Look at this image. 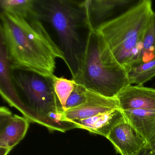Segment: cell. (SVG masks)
<instances>
[{
  "label": "cell",
  "mask_w": 155,
  "mask_h": 155,
  "mask_svg": "<svg viewBox=\"0 0 155 155\" xmlns=\"http://www.w3.org/2000/svg\"><path fill=\"white\" fill-rule=\"evenodd\" d=\"M52 79L55 93L63 110L66 111V103L74 89L76 81L73 79L69 80L56 75H54Z\"/></svg>",
  "instance_id": "16"
},
{
  "label": "cell",
  "mask_w": 155,
  "mask_h": 155,
  "mask_svg": "<svg viewBox=\"0 0 155 155\" xmlns=\"http://www.w3.org/2000/svg\"><path fill=\"white\" fill-rule=\"evenodd\" d=\"M140 0H87L82 1L88 30L96 31L122 15Z\"/></svg>",
  "instance_id": "6"
},
{
  "label": "cell",
  "mask_w": 155,
  "mask_h": 155,
  "mask_svg": "<svg viewBox=\"0 0 155 155\" xmlns=\"http://www.w3.org/2000/svg\"><path fill=\"white\" fill-rule=\"evenodd\" d=\"M154 58H155V12H153L144 33L138 57L133 67L148 62Z\"/></svg>",
  "instance_id": "14"
},
{
  "label": "cell",
  "mask_w": 155,
  "mask_h": 155,
  "mask_svg": "<svg viewBox=\"0 0 155 155\" xmlns=\"http://www.w3.org/2000/svg\"><path fill=\"white\" fill-rule=\"evenodd\" d=\"M29 121L14 115L5 107L0 108V148L12 150L27 134Z\"/></svg>",
  "instance_id": "7"
},
{
  "label": "cell",
  "mask_w": 155,
  "mask_h": 155,
  "mask_svg": "<svg viewBox=\"0 0 155 155\" xmlns=\"http://www.w3.org/2000/svg\"><path fill=\"white\" fill-rule=\"evenodd\" d=\"M125 119L123 111L117 109L88 118L71 120L70 122L75 123L78 128L107 138L112 130Z\"/></svg>",
  "instance_id": "11"
},
{
  "label": "cell",
  "mask_w": 155,
  "mask_h": 155,
  "mask_svg": "<svg viewBox=\"0 0 155 155\" xmlns=\"http://www.w3.org/2000/svg\"><path fill=\"white\" fill-rule=\"evenodd\" d=\"M149 146H150V147L151 148L152 150L154 151H155V137H154V138L153 139L151 142L150 143H148Z\"/></svg>",
  "instance_id": "19"
},
{
  "label": "cell",
  "mask_w": 155,
  "mask_h": 155,
  "mask_svg": "<svg viewBox=\"0 0 155 155\" xmlns=\"http://www.w3.org/2000/svg\"><path fill=\"white\" fill-rule=\"evenodd\" d=\"M11 70L18 97L14 107L29 122L40 124L50 131L62 132L49 117L51 113L65 111L55 93L52 78L30 71Z\"/></svg>",
  "instance_id": "5"
},
{
  "label": "cell",
  "mask_w": 155,
  "mask_h": 155,
  "mask_svg": "<svg viewBox=\"0 0 155 155\" xmlns=\"http://www.w3.org/2000/svg\"><path fill=\"white\" fill-rule=\"evenodd\" d=\"M107 138L121 155H135L148 144L126 119L112 130Z\"/></svg>",
  "instance_id": "8"
},
{
  "label": "cell",
  "mask_w": 155,
  "mask_h": 155,
  "mask_svg": "<svg viewBox=\"0 0 155 155\" xmlns=\"http://www.w3.org/2000/svg\"><path fill=\"white\" fill-rule=\"evenodd\" d=\"M1 38L2 39L13 70L30 71L52 78L56 61L66 59L41 21L26 19L1 12Z\"/></svg>",
  "instance_id": "1"
},
{
  "label": "cell",
  "mask_w": 155,
  "mask_h": 155,
  "mask_svg": "<svg viewBox=\"0 0 155 155\" xmlns=\"http://www.w3.org/2000/svg\"><path fill=\"white\" fill-rule=\"evenodd\" d=\"M40 3L37 0H0L2 12L29 20H40Z\"/></svg>",
  "instance_id": "13"
},
{
  "label": "cell",
  "mask_w": 155,
  "mask_h": 155,
  "mask_svg": "<svg viewBox=\"0 0 155 155\" xmlns=\"http://www.w3.org/2000/svg\"><path fill=\"white\" fill-rule=\"evenodd\" d=\"M153 12L152 1L140 0L130 9L96 31L127 71L134 66L138 57Z\"/></svg>",
  "instance_id": "4"
},
{
  "label": "cell",
  "mask_w": 155,
  "mask_h": 155,
  "mask_svg": "<svg viewBox=\"0 0 155 155\" xmlns=\"http://www.w3.org/2000/svg\"><path fill=\"white\" fill-rule=\"evenodd\" d=\"M116 98L122 111L131 110L155 111V89L130 85L121 91Z\"/></svg>",
  "instance_id": "10"
},
{
  "label": "cell",
  "mask_w": 155,
  "mask_h": 155,
  "mask_svg": "<svg viewBox=\"0 0 155 155\" xmlns=\"http://www.w3.org/2000/svg\"><path fill=\"white\" fill-rule=\"evenodd\" d=\"M40 20L50 24L65 55L72 79L78 72L84 53L86 39L81 35L82 27L88 30L82 1H40Z\"/></svg>",
  "instance_id": "3"
},
{
  "label": "cell",
  "mask_w": 155,
  "mask_h": 155,
  "mask_svg": "<svg viewBox=\"0 0 155 155\" xmlns=\"http://www.w3.org/2000/svg\"><path fill=\"white\" fill-rule=\"evenodd\" d=\"M74 80L87 89L108 98H116L130 85L127 70L117 60L102 37L88 31L78 69Z\"/></svg>",
  "instance_id": "2"
},
{
  "label": "cell",
  "mask_w": 155,
  "mask_h": 155,
  "mask_svg": "<svg viewBox=\"0 0 155 155\" xmlns=\"http://www.w3.org/2000/svg\"><path fill=\"white\" fill-rule=\"evenodd\" d=\"M87 99V89L76 83L74 89L66 103V111L85 103Z\"/></svg>",
  "instance_id": "17"
},
{
  "label": "cell",
  "mask_w": 155,
  "mask_h": 155,
  "mask_svg": "<svg viewBox=\"0 0 155 155\" xmlns=\"http://www.w3.org/2000/svg\"><path fill=\"white\" fill-rule=\"evenodd\" d=\"M127 73L130 85L144 86L155 77V58L131 67L127 71Z\"/></svg>",
  "instance_id": "15"
},
{
  "label": "cell",
  "mask_w": 155,
  "mask_h": 155,
  "mask_svg": "<svg viewBox=\"0 0 155 155\" xmlns=\"http://www.w3.org/2000/svg\"><path fill=\"white\" fill-rule=\"evenodd\" d=\"M123 111L126 120L147 141L155 137V111L131 110Z\"/></svg>",
  "instance_id": "12"
},
{
  "label": "cell",
  "mask_w": 155,
  "mask_h": 155,
  "mask_svg": "<svg viewBox=\"0 0 155 155\" xmlns=\"http://www.w3.org/2000/svg\"><path fill=\"white\" fill-rule=\"evenodd\" d=\"M117 109H120L117 98L107 97L87 89V101L78 107L64 111L63 121L88 118Z\"/></svg>",
  "instance_id": "9"
},
{
  "label": "cell",
  "mask_w": 155,
  "mask_h": 155,
  "mask_svg": "<svg viewBox=\"0 0 155 155\" xmlns=\"http://www.w3.org/2000/svg\"><path fill=\"white\" fill-rule=\"evenodd\" d=\"M134 155H155V151L151 149L148 143L147 146Z\"/></svg>",
  "instance_id": "18"
}]
</instances>
